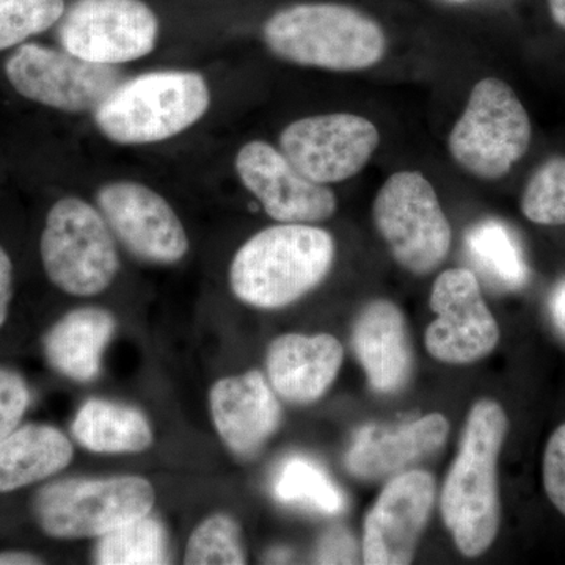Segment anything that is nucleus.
Instances as JSON below:
<instances>
[{
    "instance_id": "obj_14",
    "label": "nucleus",
    "mask_w": 565,
    "mask_h": 565,
    "mask_svg": "<svg viewBox=\"0 0 565 565\" xmlns=\"http://www.w3.org/2000/svg\"><path fill=\"white\" fill-rule=\"evenodd\" d=\"M234 169L274 221L315 225L329 221L338 210L332 189L303 177L269 141L245 143L237 151Z\"/></svg>"
},
{
    "instance_id": "obj_18",
    "label": "nucleus",
    "mask_w": 565,
    "mask_h": 565,
    "mask_svg": "<svg viewBox=\"0 0 565 565\" xmlns=\"http://www.w3.org/2000/svg\"><path fill=\"white\" fill-rule=\"evenodd\" d=\"M351 343L374 392L396 394L414 373V352L403 311L390 300L367 303L356 316Z\"/></svg>"
},
{
    "instance_id": "obj_17",
    "label": "nucleus",
    "mask_w": 565,
    "mask_h": 565,
    "mask_svg": "<svg viewBox=\"0 0 565 565\" xmlns=\"http://www.w3.org/2000/svg\"><path fill=\"white\" fill-rule=\"evenodd\" d=\"M210 404L223 444L243 460L255 459L280 426V403L256 370L215 382Z\"/></svg>"
},
{
    "instance_id": "obj_19",
    "label": "nucleus",
    "mask_w": 565,
    "mask_h": 565,
    "mask_svg": "<svg viewBox=\"0 0 565 565\" xmlns=\"http://www.w3.org/2000/svg\"><path fill=\"white\" fill-rule=\"evenodd\" d=\"M343 359V345L332 334H282L267 351V375L281 397L292 404L307 405L329 392L340 374Z\"/></svg>"
},
{
    "instance_id": "obj_21",
    "label": "nucleus",
    "mask_w": 565,
    "mask_h": 565,
    "mask_svg": "<svg viewBox=\"0 0 565 565\" xmlns=\"http://www.w3.org/2000/svg\"><path fill=\"white\" fill-rule=\"evenodd\" d=\"M74 449L62 430L47 424L18 426L0 441V493L36 484L73 460Z\"/></svg>"
},
{
    "instance_id": "obj_34",
    "label": "nucleus",
    "mask_w": 565,
    "mask_h": 565,
    "mask_svg": "<svg viewBox=\"0 0 565 565\" xmlns=\"http://www.w3.org/2000/svg\"><path fill=\"white\" fill-rule=\"evenodd\" d=\"M44 564L41 557L32 555L28 552H17V550H10V552L0 553V565H39Z\"/></svg>"
},
{
    "instance_id": "obj_4",
    "label": "nucleus",
    "mask_w": 565,
    "mask_h": 565,
    "mask_svg": "<svg viewBox=\"0 0 565 565\" xmlns=\"http://www.w3.org/2000/svg\"><path fill=\"white\" fill-rule=\"evenodd\" d=\"M212 103L202 73L161 70L121 81L93 111L98 131L122 147L173 139L202 121Z\"/></svg>"
},
{
    "instance_id": "obj_12",
    "label": "nucleus",
    "mask_w": 565,
    "mask_h": 565,
    "mask_svg": "<svg viewBox=\"0 0 565 565\" xmlns=\"http://www.w3.org/2000/svg\"><path fill=\"white\" fill-rule=\"evenodd\" d=\"M429 303L437 319L427 327L424 344L438 362H479L500 343V327L470 269L455 267L438 275Z\"/></svg>"
},
{
    "instance_id": "obj_6",
    "label": "nucleus",
    "mask_w": 565,
    "mask_h": 565,
    "mask_svg": "<svg viewBox=\"0 0 565 565\" xmlns=\"http://www.w3.org/2000/svg\"><path fill=\"white\" fill-rule=\"evenodd\" d=\"M40 255L52 285L70 296L102 294L120 270L110 226L102 211L79 196H63L47 212Z\"/></svg>"
},
{
    "instance_id": "obj_11",
    "label": "nucleus",
    "mask_w": 565,
    "mask_h": 565,
    "mask_svg": "<svg viewBox=\"0 0 565 565\" xmlns=\"http://www.w3.org/2000/svg\"><path fill=\"white\" fill-rule=\"evenodd\" d=\"M278 145L303 177L332 185L362 172L381 145V132L362 115L337 111L292 121Z\"/></svg>"
},
{
    "instance_id": "obj_24",
    "label": "nucleus",
    "mask_w": 565,
    "mask_h": 565,
    "mask_svg": "<svg viewBox=\"0 0 565 565\" xmlns=\"http://www.w3.org/2000/svg\"><path fill=\"white\" fill-rule=\"evenodd\" d=\"M475 262L501 288L520 289L530 278L525 256L515 237L500 222H484L475 226L467 237Z\"/></svg>"
},
{
    "instance_id": "obj_29",
    "label": "nucleus",
    "mask_w": 565,
    "mask_h": 565,
    "mask_svg": "<svg viewBox=\"0 0 565 565\" xmlns=\"http://www.w3.org/2000/svg\"><path fill=\"white\" fill-rule=\"evenodd\" d=\"M31 404V390L21 374L0 366V441L9 437Z\"/></svg>"
},
{
    "instance_id": "obj_25",
    "label": "nucleus",
    "mask_w": 565,
    "mask_h": 565,
    "mask_svg": "<svg viewBox=\"0 0 565 565\" xmlns=\"http://www.w3.org/2000/svg\"><path fill=\"white\" fill-rule=\"evenodd\" d=\"M102 565L169 564V539L158 519L141 516L103 535L95 552Z\"/></svg>"
},
{
    "instance_id": "obj_5",
    "label": "nucleus",
    "mask_w": 565,
    "mask_h": 565,
    "mask_svg": "<svg viewBox=\"0 0 565 565\" xmlns=\"http://www.w3.org/2000/svg\"><path fill=\"white\" fill-rule=\"evenodd\" d=\"M533 139L530 114L511 85L498 77L476 82L448 136L452 161L482 181L503 180L525 158Z\"/></svg>"
},
{
    "instance_id": "obj_16",
    "label": "nucleus",
    "mask_w": 565,
    "mask_h": 565,
    "mask_svg": "<svg viewBox=\"0 0 565 565\" xmlns=\"http://www.w3.org/2000/svg\"><path fill=\"white\" fill-rule=\"evenodd\" d=\"M449 423L441 414H429L403 426H364L355 435L345 468L360 481H384L414 470L415 465L444 448Z\"/></svg>"
},
{
    "instance_id": "obj_3",
    "label": "nucleus",
    "mask_w": 565,
    "mask_h": 565,
    "mask_svg": "<svg viewBox=\"0 0 565 565\" xmlns=\"http://www.w3.org/2000/svg\"><path fill=\"white\" fill-rule=\"evenodd\" d=\"M332 234L308 223H280L252 236L234 255V296L262 310H278L318 288L333 266Z\"/></svg>"
},
{
    "instance_id": "obj_27",
    "label": "nucleus",
    "mask_w": 565,
    "mask_h": 565,
    "mask_svg": "<svg viewBox=\"0 0 565 565\" xmlns=\"http://www.w3.org/2000/svg\"><path fill=\"white\" fill-rule=\"evenodd\" d=\"M185 564L189 565H243L247 555L243 533L236 520L215 514L204 520L189 539Z\"/></svg>"
},
{
    "instance_id": "obj_15",
    "label": "nucleus",
    "mask_w": 565,
    "mask_h": 565,
    "mask_svg": "<svg viewBox=\"0 0 565 565\" xmlns=\"http://www.w3.org/2000/svg\"><path fill=\"white\" fill-rule=\"evenodd\" d=\"M437 494L433 475L408 470L390 479L363 525V563L407 565L429 522Z\"/></svg>"
},
{
    "instance_id": "obj_2",
    "label": "nucleus",
    "mask_w": 565,
    "mask_h": 565,
    "mask_svg": "<svg viewBox=\"0 0 565 565\" xmlns=\"http://www.w3.org/2000/svg\"><path fill=\"white\" fill-rule=\"evenodd\" d=\"M274 57L292 65L359 73L384 61L388 39L370 14L344 3H296L275 11L263 25Z\"/></svg>"
},
{
    "instance_id": "obj_31",
    "label": "nucleus",
    "mask_w": 565,
    "mask_h": 565,
    "mask_svg": "<svg viewBox=\"0 0 565 565\" xmlns=\"http://www.w3.org/2000/svg\"><path fill=\"white\" fill-rule=\"evenodd\" d=\"M359 546L355 539L343 526L327 531L316 546V564H355Z\"/></svg>"
},
{
    "instance_id": "obj_36",
    "label": "nucleus",
    "mask_w": 565,
    "mask_h": 565,
    "mask_svg": "<svg viewBox=\"0 0 565 565\" xmlns=\"http://www.w3.org/2000/svg\"><path fill=\"white\" fill-rule=\"evenodd\" d=\"M267 559H270V563H288L291 559V553L286 550H277V552L270 553Z\"/></svg>"
},
{
    "instance_id": "obj_22",
    "label": "nucleus",
    "mask_w": 565,
    "mask_h": 565,
    "mask_svg": "<svg viewBox=\"0 0 565 565\" xmlns=\"http://www.w3.org/2000/svg\"><path fill=\"white\" fill-rule=\"evenodd\" d=\"M77 444L93 452H140L152 445V429L140 411L109 401L90 399L82 405L73 423Z\"/></svg>"
},
{
    "instance_id": "obj_23",
    "label": "nucleus",
    "mask_w": 565,
    "mask_h": 565,
    "mask_svg": "<svg viewBox=\"0 0 565 565\" xmlns=\"http://www.w3.org/2000/svg\"><path fill=\"white\" fill-rule=\"evenodd\" d=\"M274 494L285 504L302 505L326 515L345 511V494L322 467L308 457H289L274 479Z\"/></svg>"
},
{
    "instance_id": "obj_10",
    "label": "nucleus",
    "mask_w": 565,
    "mask_h": 565,
    "mask_svg": "<svg viewBox=\"0 0 565 565\" xmlns=\"http://www.w3.org/2000/svg\"><path fill=\"white\" fill-rule=\"evenodd\" d=\"M158 14L143 0H76L62 18V47L98 65L140 61L158 44Z\"/></svg>"
},
{
    "instance_id": "obj_9",
    "label": "nucleus",
    "mask_w": 565,
    "mask_h": 565,
    "mask_svg": "<svg viewBox=\"0 0 565 565\" xmlns=\"http://www.w3.org/2000/svg\"><path fill=\"white\" fill-rule=\"evenodd\" d=\"M6 76L22 98L65 114L95 111L121 82L117 66L36 43L18 46L7 58Z\"/></svg>"
},
{
    "instance_id": "obj_30",
    "label": "nucleus",
    "mask_w": 565,
    "mask_h": 565,
    "mask_svg": "<svg viewBox=\"0 0 565 565\" xmlns=\"http://www.w3.org/2000/svg\"><path fill=\"white\" fill-rule=\"evenodd\" d=\"M542 478L546 497L565 516V423L557 427L546 444Z\"/></svg>"
},
{
    "instance_id": "obj_7",
    "label": "nucleus",
    "mask_w": 565,
    "mask_h": 565,
    "mask_svg": "<svg viewBox=\"0 0 565 565\" xmlns=\"http://www.w3.org/2000/svg\"><path fill=\"white\" fill-rule=\"evenodd\" d=\"M154 487L140 476L65 479L41 487L33 514L50 537H103L150 514Z\"/></svg>"
},
{
    "instance_id": "obj_28",
    "label": "nucleus",
    "mask_w": 565,
    "mask_h": 565,
    "mask_svg": "<svg viewBox=\"0 0 565 565\" xmlns=\"http://www.w3.org/2000/svg\"><path fill=\"white\" fill-rule=\"evenodd\" d=\"M65 11V0H0V52L50 31Z\"/></svg>"
},
{
    "instance_id": "obj_26",
    "label": "nucleus",
    "mask_w": 565,
    "mask_h": 565,
    "mask_svg": "<svg viewBox=\"0 0 565 565\" xmlns=\"http://www.w3.org/2000/svg\"><path fill=\"white\" fill-rule=\"evenodd\" d=\"M520 210L535 225L565 226V156L534 170L523 189Z\"/></svg>"
},
{
    "instance_id": "obj_13",
    "label": "nucleus",
    "mask_w": 565,
    "mask_h": 565,
    "mask_svg": "<svg viewBox=\"0 0 565 565\" xmlns=\"http://www.w3.org/2000/svg\"><path fill=\"white\" fill-rule=\"evenodd\" d=\"M96 203L115 237L141 262L174 264L188 255V232L172 204L154 189L114 181L99 189Z\"/></svg>"
},
{
    "instance_id": "obj_8",
    "label": "nucleus",
    "mask_w": 565,
    "mask_h": 565,
    "mask_svg": "<svg viewBox=\"0 0 565 565\" xmlns=\"http://www.w3.org/2000/svg\"><path fill=\"white\" fill-rule=\"evenodd\" d=\"M375 230L407 273L433 274L451 250L452 230L433 182L416 170L386 178L373 202Z\"/></svg>"
},
{
    "instance_id": "obj_35",
    "label": "nucleus",
    "mask_w": 565,
    "mask_h": 565,
    "mask_svg": "<svg viewBox=\"0 0 565 565\" xmlns=\"http://www.w3.org/2000/svg\"><path fill=\"white\" fill-rule=\"evenodd\" d=\"M548 7L555 24L565 31V0H548Z\"/></svg>"
},
{
    "instance_id": "obj_1",
    "label": "nucleus",
    "mask_w": 565,
    "mask_h": 565,
    "mask_svg": "<svg viewBox=\"0 0 565 565\" xmlns=\"http://www.w3.org/2000/svg\"><path fill=\"white\" fill-rule=\"evenodd\" d=\"M508 430L504 408L492 399L478 401L468 414L459 452L446 476L441 516L463 556L484 555L500 531L498 459Z\"/></svg>"
},
{
    "instance_id": "obj_20",
    "label": "nucleus",
    "mask_w": 565,
    "mask_h": 565,
    "mask_svg": "<svg viewBox=\"0 0 565 565\" xmlns=\"http://www.w3.org/2000/svg\"><path fill=\"white\" fill-rule=\"evenodd\" d=\"M115 332V318L104 308L85 307L70 311L47 332V362L71 381L92 382L102 370L104 349Z\"/></svg>"
},
{
    "instance_id": "obj_33",
    "label": "nucleus",
    "mask_w": 565,
    "mask_h": 565,
    "mask_svg": "<svg viewBox=\"0 0 565 565\" xmlns=\"http://www.w3.org/2000/svg\"><path fill=\"white\" fill-rule=\"evenodd\" d=\"M550 313L553 323L561 333L565 334V280L561 281L550 297Z\"/></svg>"
},
{
    "instance_id": "obj_32",
    "label": "nucleus",
    "mask_w": 565,
    "mask_h": 565,
    "mask_svg": "<svg viewBox=\"0 0 565 565\" xmlns=\"http://www.w3.org/2000/svg\"><path fill=\"white\" fill-rule=\"evenodd\" d=\"M11 299H13V263L9 253L0 245V329L9 318Z\"/></svg>"
}]
</instances>
